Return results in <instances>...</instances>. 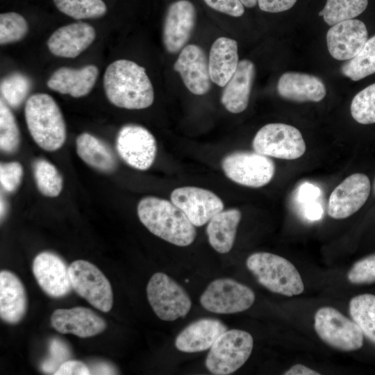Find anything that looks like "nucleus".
<instances>
[{"instance_id":"obj_41","label":"nucleus","mask_w":375,"mask_h":375,"mask_svg":"<svg viewBox=\"0 0 375 375\" xmlns=\"http://www.w3.org/2000/svg\"><path fill=\"white\" fill-rule=\"evenodd\" d=\"M212 9L238 17L244 12V5L240 0H203Z\"/></svg>"},{"instance_id":"obj_16","label":"nucleus","mask_w":375,"mask_h":375,"mask_svg":"<svg viewBox=\"0 0 375 375\" xmlns=\"http://www.w3.org/2000/svg\"><path fill=\"white\" fill-rule=\"evenodd\" d=\"M32 270L40 287L52 297H64L72 289L69 267L53 252L38 253L33 260Z\"/></svg>"},{"instance_id":"obj_11","label":"nucleus","mask_w":375,"mask_h":375,"mask_svg":"<svg viewBox=\"0 0 375 375\" xmlns=\"http://www.w3.org/2000/svg\"><path fill=\"white\" fill-rule=\"evenodd\" d=\"M255 293L248 286L228 278L212 281L200 297L206 310L217 314H233L249 309Z\"/></svg>"},{"instance_id":"obj_37","label":"nucleus","mask_w":375,"mask_h":375,"mask_svg":"<svg viewBox=\"0 0 375 375\" xmlns=\"http://www.w3.org/2000/svg\"><path fill=\"white\" fill-rule=\"evenodd\" d=\"M28 26L25 18L17 12L0 15V44L1 45L18 42L26 35Z\"/></svg>"},{"instance_id":"obj_46","label":"nucleus","mask_w":375,"mask_h":375,"mask_svg":"<svg viewBox=\"0 0 375 375\" xmlns=\"http://www.w3.org/2000/svg\"><path fill=\"white\" fill-rule=\"evenodd\" d=\"M319 194V190L310 184H303L300 188L299 197L301 200L309 199L312 197H317Z\"/></svg>"},{"instance_id":"obj_5","label":"nucleus","mask_w":375,"mask_h":375,"mask_svg":"<svg viewBox=\"0 0 375 375\" xmlns=\"http://www.w3.org/2000/svg\"><path fill=\"white\" fill-rule=\"evenodd\" d=\"M253 347L251 335L239 329L227 330L210 348L206 366L213 374H231L249 359Z\"/></svg>"},{"instance_id":"obj_27","label":"nucleus","mask_w":375,"mask_h":375,"mask_svg":"<svg viewBox=\"0 0 375 375\" xmlns=\"http://www.w3.org/2000/svg\"><path fill=\"white\" fill-rule=\"evenodd\" d=\"M241 212L235 208L222 210L208 222L206 233L210 246L220 253L232 249L235 239Z\"/></svg>"},{"instance_id":"obj_49","label":"nucleus","mask_w":375,"mask_h":375,"mask_svg":"<svg viewBox=\"0 0 375 375\" xmlns=\"http://www.w3.org/2000/svg\"><path fill=\"white\" fill-rule=\"evenodd\" d=\"M5 206H6L5 201L1 198V218H2L3 216H4L5 212H6Z\"/></svg>"},{"instance_id":"obj_1","label":"nucleus","mask_w":375,"mask_h":375,"mask_svg":"<svg viewBox=\"0 0 375 375\" xmlns=\"http://www.w3.org/2000/svg\"><path fill=\"white\" fill-rule=\"evenodd\" d=\"M103 88L110 102L122 108L144 109L154 100L153 85L145 69L129 60H117L107 67Z\"/></svg>"},{"instance_id":"obj_26","label":"nucleus","mask_w":375,"mask_h":375,"mask_svg":"<svg viewBox=\"0 0 375 375\" xmlns=\"http://www.w3.org/2000/svg\"><path fill=\"white\" fill-rule=\"evenodd\" d=\"M238 62L237 42L226 37L217 38L212 44L208 59L212 82L224 87L234 74Z\"/></svg>"},{"instance_id":"obj_29","label":"nucleus","mask_w":375,"mask_h":375,"mask_svg":"<svg viewBox=\"0 0 375 375\" xmlns=\"http://www.w3.org/2000/svg\"><path fill=\"white\" fill-rule=\"evenodd\" d=\"M349 310L363 335L375 344V295L362 294L353 297Z\"/></svg>"},{"instance_id":"obj_35","label":"nucleus","mask_w":375,"mask_h":375,"mask_svg":"<svg viewBox=\"0 0 375 375\" xmlns=\"http://www.w3.org/2000/svg\"><path fill=\"white\" fill-rule=\"evenodd\" d=\"M20 133L15 116L8 105L0 99V147L6 153H15L19 148Z\"/></svg>"},{"instance_id":"obj_3","label":"nucleus","mask_w":375,"mask_h":375,"mask_svg":"<svg viewBox=\"0 0 375 375\" xmlns=\"http://www.w3.org/2000/svg\"><path fill=\"white\" fill-rule=\"evenodd\" d=\"M24 115L29 133L40 148L54 151L62 147L66 126L59 106L50 95H31L26 102Z\"/></svg>"},{"instance_id":"obj_31","label":"nucleus","mask_w":375,"mask_h":375,"mask_svg":"<svg viewBox=\"0 0 375 375\" xmlns=\"http://www.w3.org/2000/svg\"><path fill=\"white\" fill-rule=\"evenodd\" d=\"M367 4L368 0H327L319 15L327 24L333 26L358 16Z\"/></svg>"},{"instance_id":"obj_36","label":"nucleus","mask_w":375,"mask_h":375,"mask_svg":"<svg viewBox=\"0 0 375 375\" xmlns=\"http://www.w3.org/2000/svg\"><path fill=\"white\" fill-rule=\"evenodd\" d=\"M350 110L357 122L362 124L375 123V83L356 94L351 101Z\"/></svg>"},{"instance_id":"obj_44","label":"nucleus","mask_w":375,"mask_h":375,"mask_svg":"<svg viewBox=\"0 0 375 375\" xmlns=\"http://www.w3.org/2000/svg\"><path fill=\"white\" fill-rule=\"evenodd\" d=\"M284 375H319L320 373L301 364L294 365L283 373Z\"/></svg>"},{"instance_id":"obj_19","label":"nucleus","mask_w":375,"mask_h":375,"mask_svg":"<svg viewBox=\"0 0 375 375\" xmlns=\"http://www.w3.org/2000/svg\"><path fill=\"white\" fill-rule=\"evenodd\" d=\"M51 324L59 333L73 334L83 338L99 334L107 326L99 315L82 306L55 310L51 317Z\"/></svg>"},{"instance_id":"obj_12","label":"nucleus","mask_w":375,"mask_h":375,"mask_svg":"<svg viewBox=\"0 0 375 375\" xmlns=\"http://www.w3.org/2000/svg\"><path fill=\"white\" fill-rule=\"evenodd\" d=\"M116 149L127 165L143 171L153 165L157 144L154 136L146 128L128 124L123 126L117 133Z\"/></svg>"},{"instance_id":"obj_10","label":"nucleus","mask_w":375,"mask_h":375,"mask_svg":"<svg viewBox=\"0 0 375 375\" xmlns=\"http://www.w3.org/2000/svg\"><path fill=\"white\" fill-rule=\"evenodd\" d=\"M252 146L259 153L284 160L297 159L306 149L301 132L291 125L281 123L262 126L256 134Z\"/></svg>"},{"instance_id":"obj_50","label":"nucleus","mask_w":375,"mask_h":375,"mask_svg":"<svg viewBox=\"0 0 375 375\" xmlns=\"http://www.w3.org/2000/svg\"><path fill=\"white\" fill-rule=\"evenodd\" d=\"M374 192H375V181H374Z\"/></svg>"},{"instance_id":"obj_4","label":"nucleus","mask_w":375,"mask_h":375,"mask_svg":"<svg viewBox=\"0 0 375 375\" xmlns=\"http://www.w3.org/2000/svg\"><path fill=\"white\" fill-rule=\"evenodd\" d=\"M246 265L259 284L274 293L292 297L304 290L303 282L297 268L278 255L256 252L247 258Z\"/></svg>"},{"instance_id":"obj_38","label":"nucleus","mask_w":375,"mask_h":375,"mask_svg":"<svg viewBox=\"0 0 375 375\" xmlns=\"http://www.w3.org/2000/svg\"><path fill=\"white\" fill-rule=\"evenodd\" d=\"M348 281L353 284L375 282V253L356 262L347 273Z\"/></svg>"},{"instance_id":"obj_18","label":"nucleus","mask_w":375,"mask_h":375,"mask_svg":"<svg viewBox=\"0 0 375 375\" xmlns=\"http://www.w3.org/2000/svg\"><path fill=\"white\" fill-rule=\"evenodd\" d=\"M365 24L358 19H349L333 25L326 33V44L331 56L348 60L356 56L367 41Z\"/></svg>"},{"instance_id":"obj_23","label":"nucleus","mask_w":375,"mask_h":375,"mask_svg":"<svg viewBox=\"0 0 375 375\" xmlns=\"http://www.w3.org/2000/svg\"><path fill=\"white\" fill-rule=\"evenodd\" d=\"M98 68L88 65L79 69L62 67L57 69L47 82L49 88L62 94L78 98L87 95L98 77Z\"/></svg>"},{"instance_id":"obj_14","label":"nucleus","mask_w":375,"mask_h":375,"mask_svg":"<svg viewBox=\"0 0 375 375\" xmlns=\"http://www.w3.org/2000/svg\"><path fill=\"white\" fill-rule=\"evenodd\" d=\"M197 20L194 4L188 0H178L168 7L162 27V42L167 52L181 51L192 34Z\"/></svg>"},{"instance_id":"obj_45","label":"nucleus","mask_w":375,"mask_h":375,"mask_svg":"<svg viewBox=\"0 0 375 375\" xmlns=\"http://www.w3.org/2000/svg\"><path fill=\"white\" fill-rule=\"evenodd\" d=\"M305 214L308 219L317 220L321 217L322 208L318 203L309 204L306 208Z\"/></svg>"},{"instance_id":"obj_40","label":"nucleus","mask_w":375,"mask_h":375,"mask_svg":"<svg viewBox=\"0 0 375 375\" xmlns=\"http://www.w3.org/2000/svg\"><path fill=\"white\" fill-rule=\"evenodd\" d=\"M23 176V167L18 162H1L0 165V182L8 192L15 191L19 186Z\"/></svg>"},{"instance_id":"obj_42","label":"nucleus","mask_w":375,"mask_h":375,"mask_svg":"<svg viewBox=\"0 0 375 375\" xmlns=\"http://www.w3.org/2000/svg\"><path fill=\"white\" fill-rule=\"evenodd\" d=\"M55 375H88L90 369L79 360H66L53 374Z\"/></svg>"},{"instance_id":"obj_20","label":"nucleus","mask_w":375,"mask_h":375,"mask_svg":"<svg viewBox=\"0 0 375 375\" xmlns=\"http://www.w3.org/2000/svg\"><path fill=\"white\" fill-rule=\"evenodd\" d=\"M95 37L93 26L78 22L56 30L48 39L47 46L51 53L56 56L74 58L85 50Z\"/></svg>"},{"instance_id":"obj_24","label":"nucleus","mask_w":375,"mask_h":375,"mask_svg":"<svg viewBox=\"0 0 375 375\" xmlns=\"http://www.w3.org/2000/svg\"><path fill=\"white\" fill-rule=\"evenodd\" d=\"M255 74L253 62L244 59L238 62L234 74L224 87L221 96V103L228 111L240 113L247 108Z\"/></svg>"},{"instance_id":"obj_32","label":"nucleus","mask_w":375,"mask_h":375,"mask_svg":"<svg viewBox=\"0 0 375 375\" xmlns=\"http://www.w3.org/2000/svg\"><path fill=\"white\" fill-rule=\"evenodd\" d=\"M35 183L41 194L49 197L58 196L62 189V177L56 167L44 159L33 163Z\"/></svg>"},{"instance_id":"obj_21","label":"nucleus","mask_w":375,"mask_h":375,"mask_svg":"<svg viewBox=\"0 0 375 375\" xmlns=\"http://www.w3.org/2000/svg\"><path fill=\"white\" fill-rule=\"evenodd\" d=\"M281 97L295 102H319L326 96V86L319 77L306 73L288 72L277 83Z\"/></svg>"},{"instance_id":"obj_6","label":"nucleus","mask_w":375,"mask_h":375,"mask_svg":"<svg viewBox=\"0 0 375 375\" xmlns=\"http://www.w3.org/2000/svg\"><path fill=\"white\" fill-rule=\"evenodd\" d=\"M149 303L158 318L174 321L189 312L192 301L185 290L162 272L154 274L147 286Z\"/></svg>"},{"instance_id":"obj_33","label":"nucleus","mask_w":375,"mask_h":375,"mask_svg":"<svg viewBox=\"0 0 375 375\" xmlns=\"http://www.w3.org/2000/svg\"><path fill=\"white\" fill-rule=\"evenodd\" d=\"M31 88L30 78L20 72H13L1 81V98L11 108H18L26 98Z\"/></svg>"},{"instance_id":"obj_22","label":"nucleus","mask_w":375,"mask_h":375,"mask_svg":"<svg viewBox=\"0 0 375 375\" xmlns=\"http://www.w3.org/2000/svg\"><path fill=\"white\" fill-rule=\"evenodd\" d=\"M227 330V326L217 319L202 318L190 324L177 335L175 347L185 353L206 351Z\"/></svg>"},{"instance_id":"obj_28","label":"nucleus","mask_w":375,"mask_h":375,"mask_svg":"<svg viewBox=\"0 0 375 375\" xmlns=\"http://www.w3.org/2000/svg\"><path fill=\"white\" fill-rule=\"evenodd\" d=\"M76 148L83 161L97 170L110 173L117 166L116 156L110 146L88 133L77 137Z\"/></svg>"},{"instance_id":"obj_7","label":"nucleus","mask_w":375,"mask_h":375,"mask_svg":"<svg viewBox=\"0 0 375 375\" xmlns=\"http://www.w3.org/2000/svg\"><path fill=\"white\" fill-rule=\"evenodd\" d=\"M314 328L319 338L326 344L342 351H353L363 345V334L353 320L337 309L322 307L314 317Z\"/></svg>"},{"instance_id":"obj_43","label":"nucleus","mask_w":375,"mask_h":375,"mask_svg":"<svg viewBox=\"0 0 375 375\" xmlns=\"http://www.w3.org/2000/svg\"><path fill=\"white\" fill-rule=\"evenodd\" d=\"M297 0H257L260 9L267 12H281L290 9Z\"/></svg>"},{"instance_id":"obj_15","label":"nucleus","mask_w":375,"mask_h":375,"mask_svg":"<svg viewBox=\"0 0 375 375\" xmlns=\"http://www.w3.org/2000/svg\"><path fill=\"white\" fill-rule=\"evenodd\" d=\"M370 189V181L367 175L356 173L349 176L331 194L328 215L337 219L352 215L365 204Z\"/></svg>"},{"instance_id":"obj_9","label":"nucleus","mask_w":375,"mask_h":375,"mask_svg":"<svg viewBox=\"0 0 375 375\" xmlns=\"http://www.w3.org/2000/svg\"><path fill=\"white\" fill-rule=\"evenodd\" d=\"M72 289L97 309L107 312L113 304L111 285L103 272L92 263L77 260L69 267Z\"/></svg>"},{"instance_id":"obj_39","label":"nucleus","mask_w":375,"mask_h":375,"mask_svg":"<svg viewBox=\"0 0 375 375\" xmlns=\"http://www.w3.org/2000/svg\"><path fill=\"white\" fill-rule=\"evenodd\" d=\"M70 356L67 345L62 340L54 338L49 344V356L42 364V369L54 374L60 366Z\"/></svg>"},{"instance_id":"obj_48","label":"nucleus","mask_w":375,"mask_h":375,"mask_svg":"<svg viewBox=\"0 0 375 375\" xmlns=\"http://www.w3.org/2000/svg\"><path fill=\"white\" fill-rule=\"evenodd\" d=\"M240 1L247 8H253L257 3V0H240Z\"/></svg>"},{"instance_id":"obj_47","label":"nucleus","mask_w":375,"mask_h":375,"mask_svg":"<svg viewBox=\"0 0 375 375\" xmlns=\"http://www.w3.org/2000/svg\"><path fill=\"white\" fill-rule=\"evenodd\" d=\"M93 369L90 371V374H117L113 367L108 363L96 364L92 367Z\"/></svg>"},{"instance_id":"obj_25","label":"nucleus","mask_w":375,"mask_h":375,"mask_svg":"<svg viewBox=\"0 0 375 375\" xmlns=\"http://www.w3.org/2000/svg\"><path fill=\"white\" fill-rule=\"evenodd\" d=\"M27 299L20 279L8 270L0 272V317L8 324H17L24 317Z\"/></svg>"},{"instance_id":"obj_2","label":"nucleus","mask_w":375,"mask_h":375,"mask_svg":"<svg viewBox=\"0 0 375 375\" xmlns=\"http://www.w3.org/2000/svg\"><path fill=\"white\" fill-rule=\"evenodd\" d=\"M138 215L151 233L169 243L186 247L195 239V226L172 201L156 197H144L138 203Z\"/></svg>"},{"instance_id":"obj_30","label":"nucleus","mask_w":375,"mask_h":375,"mask_svg":"<svg viewBox=\"0 0 375 375\" xmlns=\"http://www.w3.org/2000/svg\"><path fill=\"white\" fill-rule=\"evenodd\" d=\"M342 74L359 81L375 73V35L367 40L360 51L341 67Z\"/></svg>"},{"instance_id":"obj_13","label":"nucleus","mask_w":375,"mask_h":375,"mask_svg":"<svg viewBox=\"0 0 375 375\" xmlns=\"http://www.w3.org/2000/svg\"><path fill=\"white\" fill-rule=\"evenodd\" d=\"M171 201L179 208L195 226H201L224 209L222 199L214 192L186 186L172 191Z\"/></svg>"},{"instance_id":"obj_17","label":"nucleus","mask_w":375,"mask_h":375,"mask_svg":"<svg viewBox=\"0 0 375 375\" xmlns=\"http://www.w3.org/2000/svg\"><path fill=\"white\" fill-rule=\"evenodd\" d=\"M185 87L192 94L203 95L211 88L208 60L205 51L197 44H188L181 50L174 65Z\"/></svg>"},{"instance_id":"obj_8","label":"nucleus","mask_w":375,"mask_h":375,"mask_svg":"<svg viewBox=\"0 0 375 375\" xmlns=\"http://www.w3.org/2000/svg\"><path fill=\"white\" fill-rule=\"evenodd\" d=\"M222 167L231 181L251 188L267 185L275 173L274 161L269 156L255 151H238L229 153L222 159Z\"/></svg>"},{"instance_id":"obj_34","label":"nucleus","mask_w":375,"mask_h":375,"mask_svg":"<svg viewBox=\"0 0 375 375\" xmlns=\"http://www.w3.org/2000/svg\"><path fill=\"white\" fill-rule=\"evenodd\" d=\"M56 8L76 19L98 18L104 15L107 7L102 0H53Z\"/></svg>"}]
</instances>
